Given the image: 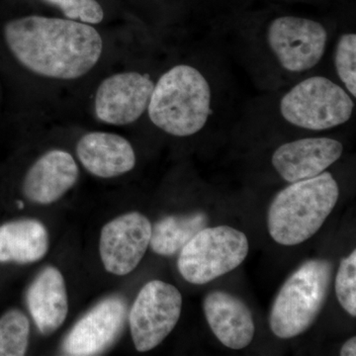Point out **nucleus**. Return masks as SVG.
Segmentation results:
<instances>
[{
	"mask_svg": "<svg viewBox=\"0 0 356 356\" xmlns=\"http://www.w3.org/2000/svg\"><path fill=\"white\" fill-rule=\"evenodd\" d=\"M128 317L125 300L119 296L103 299L72 327L63 343L65 355H99L120 337Z\"/></svg>",
	"mask_w": 356,
	"mask_h": 356,
	"instance_id": "9",
	"label": "nucleus"
},
{
	"mask_svg": "<svg viewBox=\"0 0 356 356\" xmlns=\"http://www.w3.org/2000/svg\"><path fill=\"white\" fill-rule=\"evenodd\" d=\"M207 225L208 216L202 211L163 218L152 226L149 247L156 254L172 257Z\"/></svg>",
	"mask_w": 356,
	"mask_h": 356,
	"instance_id": "18",
	"label": "nucleus"
},
{
	"mask_svg": "<svg viewBox=\"0 0 356 356\" xmlns=\"http://www.w3.org/2000/svg\"><path fill=\"white\" fill-rule=\"evenodd\" d=\"M79 175V165L72 154L51 149L40 156L26 173L23 193L31 202L48 205L72 189Z\"/></svg>",
	"mask_w": 356,
	"mask_h": 356,
	"instance_id": "13",
	"label": "nucleus"
},
{
	"mask_svg": "<svg viewBox=\"0 0 356 356\" xmlns=\"http://www.w3.org/2000/svg\"><path fill=\"white\" fill-rule=\"evenodd\" d=\"M212 92L205 76L191 65H177L154 84L147 106L149 120L175 137H189L205 127L212 109Z\"/></svg>",
	"mask_w": 356,
	"mask_h": 356,
	"instance_id": "3",
	"label": "nucleus"
},
{
	"mask_svg": "<svg viewBox=\"0 0 356 356\" xmlns=\"http://www.w3.org/2000/svg\"><path fill=\"white\" fill-rule=\"evenodd\" d=\"M343 145L331 138H305L281 145L271 163L285 181L315 177L341 159Z\"/></svg>",
	"mask_w": 356,
	"mask_h": 356,
	"instance_id": "12",
	"label": "nucleus"
},
{
	"mask_svg": "<svg viewBox=\"0 0 356 356\" xmlns=\"http://www.w3.org/2000/svg\"><path fill=\"white\" fill-rule=\"evenodd\" d=\"M337 76L346 91L356 96V35L344 33L337 40L334 56Z\"/></svg>",
	"mask_w": 356,
	"mask_h": 356,
	"instance_id": "20",
	"label": "nucleus"
},
{
	"mask_svg": "<svg viewBox=\"0 0 356 356\" xmlns=\"http://www.w3.org/2000/svg\"><path fill=\"white\" fill-rule=\"evenodd\" d=\"M339 196V184L329 172L293 182L276 194L269 207L271 238L282 245L306 242L324 225Z\"/></svg>",
	"mask_w": 356,
	"mask_h": 356,
	"instance_id": "2",
	"label": "nucleus"
},
{
	"mask_svg": "<svg viewBox=\"0 0 356 356\" xmlns=\"http://www.w3.org/2000/svg\"><path fill=\"white\" fill-rule=\"evenodd\" d=\"M353 96L325 76H311L293 86L281 98L280 110L295 127L324 131L346 123L353 116Z\"/></svg>",
	"mask_w": 356,
	"mask_h": 356,
	"instance_id": "5",
	"label": "nucleus"
},
{
	"mask_svg": "<svg viewBox=\"0 0 356 356\" xmlns=\"http://www.w3.org/2000/svg\"><path fill=\"white\" fill-rule=\"evenodd\" d=\"M327 34L317 21L297 16H281L271 21L266 41L283 70L293 74L315 67L324 57Z\"/></svg>",
	"mask_w": 356,
	"mask_h": 356,
	"instance_id": "8",
	"label": "nucleus"
},
{
	"mask_svg": "<svg viewBox=\"0 0 356 356\" xmlns=\"http://www.w3.org/2000/svg\"><path fill=\"white\" fill-rule=\"evenodd\" d=\"M181 309V293L177 287L161 280L147 282L129 313L136 350L147 353L163 343L177 325Z\"/></svg>",
	"mask_w": 356,
	"mask_h": 356,
	"instance_id": "7",
	"label": "nucleus"
},
{
	"mask_svg": "<svg viewBox=\"0 0 356 356\" xmlns=\"http://www.w3.org/2000/svg\"><path fill=\"white\" fill-rule=\"evenodd\" d=\"M248 250L243 232L229 226L206 227L180 250L178 270L187 282L206 284L240 266Z\"/></svg>",
	"mask_w": 356,
	"mask_h": 356,
	"instance_id": "6",
	"label": "nucleus"
},
{
	"mask_svg": "<svg viewBox=\"0 0 356 356\" xmlns=\"http://www.w3.org/2000/svg\"><path fill=\"white\" fill-rule=\"evenodd\" d=\"M332 277L331 261L312 259L285 281L269 315L276 337L292 339L310 329L327 301Z\"/></svg>",
	"mask_w": 356,
	"mask_h": 356,
	"instance_id": "4",
	"label": "nucleus"
},
{
	"mask_svg": "<svg viewBox=\"0 0 356 356\" xmlns=\"http://www.w3.org/2000/svg\"><path fill=\"white\" fill-rule=\"evenodd\" d=\"M46 227L34 219H21L0 226V261L34 264L49 250Z\"/></svg>",
	"mask_w": 356,
	"mask_h": 356,
	"instance_id": "17",
	"label": "nucleus"
},
{
	"mask_svg": "<svg viewBox=\"0 0 356 356\" xmlns=\"http://www.w3.org/2000/svg\"><path fill=\"white\" fill-rule=\"evenodd\" d=\"M203 310L213 334L227 348L243 350L254 339L255 325L247 304L225 291L205 297Z\"/></svg>",
	"mask_w": 356,
	"mask_h": 356,
	"instance_id": "14",
	"label": "nucleus"
},
{
	"mask_svg": "<svg viewBox=\"0 0 356 356\" xmlns=\"http://www.w3.org/2000/svg\"><path fill=\"white\" fill-rule=\"evenodd\" d=\"M57 6L67 19L89 25L99 24L104 19L102 6L96 0H44Z\"/></svg>",
	"mask_w": 356,
	"mask_h": 356,
	"instance_id": "22",
	"label": "nucleus"
},
{
	"mask_svg": "<svg viewBox=\"0 0 356 356\" xmlns=\"http://www.w3.org/2000/svg\"><path fill=\"white\" fill-rule=\"evenodd\" d=\"M76 156L89 173L100 178L120 177L136 165L131 143L113 133L86 134L77 142Z\"/></svg>",
	"mask_w": 356,
	"mask_h": 356,
	"instance_id": "15",
	"label": "nucleus"
},
{
	"mask_svg": "<svg viewBox=\"0 0 356 356\" xmlns=\"http://www.w3.org/2000/svg\"><path fill=\"white\" fill-rule=\"evenodd\" d=\"M3 36L15 60L46 79H79L95 69L102 56V35L76 20L24 16L8 21Z\"/></svg>",
	"mask_w": 356,
	"mask_h": 356,
	"instance_id": "1",
	"label": "nucleus"
},
{
	"mask_svg": "<svg viewBox=\"0 0 356 356\" xmlns=\"http://www.w3.org/2000/svg\"><path fill=\"white\" fill-rule=\"evenodd\" d=\"M28 309L39 332L48 337L57 332L69 313L64 276L54 266L44 267L28 288Z\"/></svg>",
	"mask_w": 356,
	"mask_h": 356,
	"instance_id": "16",
	"label": "nucleus"
},
{
	"mask_svg": "<svg viewBox=\"0 0 356 356\" xmlns=\"http://www.w3.org/2000/svg\"><path fill=\"white\" fill-rule=\"evenodd\" d=\"M341 356H355L356 355V337H350L346 343H344L341 348Z\"/></svg>",
	"mask_w": 356,
	"mask_h": 356,
	"instance_id": "23",
	"label": "nucleus"
},
{
	"mask_svg": "<svg viewBox=\"0 0 356 356\" xmlns=\"http://www.w3.org/2000/svg\"><path fill=\"white\" fill-rule=\"evenodd\" d=\"M30 322L23 312L9 310L0 318V356H22L28 350Z\"/></svg>",
	"mask_w": 356,
	"mask_h": 356,
	"instance_id": "19",
	"label": "nucleus"
},
{
	"mask_svg": "<svg viewBox=\"0 0 356 356\" xmlns=\"http://www.w3.org/2000/svg\"><path fill=\"white\" fill-rule=\"evenodd\" d=\"M151 236V222L139 212L127 213L107 222L99 241L104 268L118 276L132 273L146 254Z\"/></svg>",
	"mask_w": 356,
	"mask_h": 356,
	"instance_id": "11",
	"label": "nucleus"
},
{
	"mask_svg": "<svg viewBox=\"0 0 356 356\" xmlns=\"http://www.w3.org/2000/svg\"><path fill=\"white\" fill-rule=\"evenodd\" d=\"M154 88V81L147 74L138 72L112 74L96 91L95 116L108 125L132 124L147 111Z\"/></svg>",
	"mask_w": 356,
	"mask_h": 356,
	"instance_id": "10",
	"label": "nucleus"
},
{
	"mask_svg": "<svg viewBox=\"0 0 356 356\" xmlns=\"http://www.w3.org/2000/svg\"><path fill=\"white\" fill-rule=\"evenodd\" d=\"M18 206H19V208H23V203L22 201H18Z\"/></svg>",
	"mask_w": 356,
	"mask_h": 356,
	"instance_id": "24",
	"label": "nucleus"
},
{
	"mask_svg": "<svg viewBox=\"0 0 356 356\" xmlns=\"http://www.w3.org/2000/svg\"><path fill=\"white\" fill-rule=\"evenodd\" d=\"M336 293L341 307L356 316V250L341 259L336 278Z\"/></svg>",
	"mask_w": 356,
	"mask_h": 356,
	"instance_id": "21",
	"label": "nucleus"
}]
</instances>
